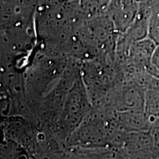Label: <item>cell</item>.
<instances>
[{"mask_svg": "<svg viewBox=\"0 0 159 159\" xmlns=\"http://www.w3.org/2000/svg\"><path fill=\"white\" fill-rule=\"evenodd\" d=\"M144 111L152 118L159 117V78L150 74L144 86Z\"/></svg>", "mask_w": 159, "mask_h": 159, "instance_id": "1", "label": "cell"}, {"mask_svg": "<svg viewBox=\"0 0 159 159\" xmlns=\"http://www.w3.org/2000/svg\"><path fill=\"white\" fill-rule=\"evenodd\" d=\"M157 45H159V2L154 6L150 19L149 36Z\"/></svg>", "mask_w": 159, "mask_h": 159, "instance_id": "2", "label": "cell"}, {"mask_svg": "<svg viewBox=\"0 0 159 159\" xmlns=\"http://www.w3.org/2000/svg\"><path fill=\"white\" fill-rule=\"evenodd\" d=\"M149 133L152 140L156 157L159 158V117L152 118Z\"/></svg>", "mask_w": 159, "mask_h": 159, "instance_id": "3", "label": "cell"}, {"mask_svg": "<svg viewBox=\"0 0 159 159\" xmlns=\"http://www.w3.org/2000/svg\"><path fill=\"white\" fill-rule=\"evenodd\" d=\"M148 72L153 76L159 78V45H157L151 59L150 66Z\"/></svg>", "mask_w": 159, "mask_h": 159, "instance_id": "4", "label": "cell"}]
</instances>
